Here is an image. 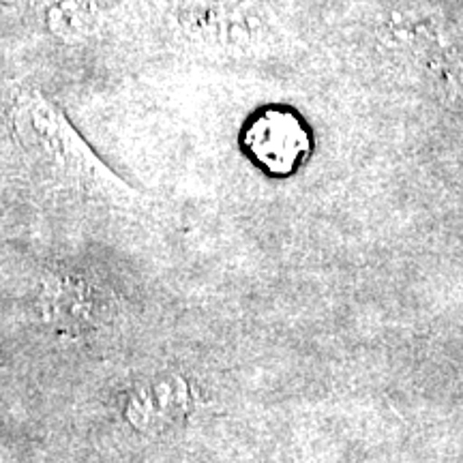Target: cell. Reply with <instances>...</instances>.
Wrapping results in <instances>:
<instances>
[{
	"label": "cell",
	"mask_w": 463,
	"mask_h": 463,
	"mask_svg": "<svg viewBox=\"0 0 463 463\" xmlns=\"http://www.w3.org/2000/svg\"><path fill=\"white\" fill-rule=\"evenodd\" d=\"M198 28V39L217 43H251L256 39H269L270 24L264 9L241 0H228L219 5H204L191 14V31Z\"/></svg>",
	"instance_id": "cell-4"
},
{
	"label": "cell",
	"mask_w": 463,
	"mask_h": 463,
	"mask_svg": "<svg viewBox=\"0 0 463 463\" xmlns=\"http://www.w3.org/2000/svg\"><path fill=\"white\" fill-rule=\"evenodd\" d=\"M11 123L15 137L45 181L73 198L114 208L142 204L140 191L97 157L62 109L42 90L24 89L14 97Z\"/></svg>",
	"instance_id": "cell-1"
},
{
	"label": "cell",
	"mask_w": 463,
	"mask_h": 463,
	"mask_svg": "<svg viewBox=\"0 0 463 463\" xmlns=\"http://www.w3.org/2000/svg\"><path fill=\"white\" fill-rule=\"evenodd\" d=\"M194 389L181 375H157L142 380L127 392L125 412L140 430H161L189 414Z\"/></svg>",
	"instance_id": "cell-3"
},
{
	"label": "cell",
	"mask_w": 463,
	"mask_h": 463,
	"mask_svg": "<svg viewBox=\"0 0 463 463\" xmlns=\"http://www.w3.org/2000/svg\"><path fill=\"white\" fill-rule=\"evenodd\" d=\"M48 24L65 39H84L95 31L99 14L95 0H45Z\"/></svg>",
	"instance_id": "cell-5"
},
{
	"label": "cell",
	"mask_w": 463,
	"mask_h": 463,
	"mask_svg": "<svg viewBox=\"0 0 463 463\" xmlns=\"http://www.w3.org/2000/svg\"><path fill=\"white\" fill-rule=\"evenodd\" d=\"M247 148L269 172L289 174L309 153V136L292 114L264 112L249 127Z\"/></svg>",
	"instance_id": "cell-2"
}]
</instances>
